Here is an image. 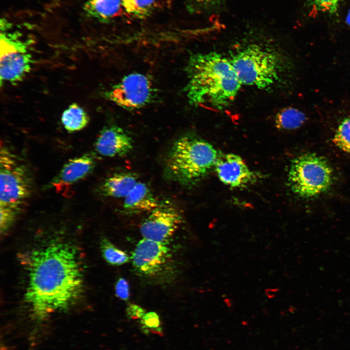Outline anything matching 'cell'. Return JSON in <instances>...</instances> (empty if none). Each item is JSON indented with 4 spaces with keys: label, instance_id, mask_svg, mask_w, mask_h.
<instances>
[{
    "label": "cell",
    "instance_id": "cell-25",
    "mask_svg": "<svg viewBox=\"0 0 350 350\" xmlns=\"http://www.w3.org/2000/svg\"><path fill=\"white\" fill-rule=\"evenodd\" d=\"M115 294L119 298L126 300L129 298V287L127 281L123 278H120L115 285Z\"/></svg>",
    "mask_w": 350,
    "mask_h": 350
},
{
    "label": "cell",
    "instance_id": "cell-6",
    "mask_svg": "<svg viewBox=\"0 0 350 350\" xmlns=\"http://www.w3.org/2000/svg\"><path fill=\"white\" fill-rule=\"evenodd\" d=\"M31 191V182L27 168L6 147H1L0 205L20 209Z\"/></svg>",
    "mask_w": 350,
    "mask_h": 350
},
{
    "label": "cell",
    "instance_id": "cell-8",
    "mask_svg": "<svg viewBox=\"0 0 350 350\" xmlns=\"http://www.w3.org/2000/svg\"><path fill=\"white\" fill-rule=\"evenodd\" d=\"M150 78L143 73L128 74L104 93L105 97L121 108L133 110L144 107L153 98Z\"/></svg>",
    "mask_w": 350,
    "mask_h": 350
},
{
    "label": "cell",
    "instance_id": "cell-22",
    "mask_svg": "<svg viewBox=\"0 0 350 350\" xmlns=\"http://www.w3.org/2000/svg\"><path fill=\"white\" fill-rule=\"evenodd\" d=\"M342 0H307L308 7L314 15L335 14Z\"/></svg>",
    "mask_w": 350,
    "mask_h": 350
},
{
    "label": "cell",
    "instance_id": "cell-7",
    "mask_svg": "<svg viewBox=\"0 0 350 350\" xmlns=\"http://www.w3.org/2000/svg\"><path fill=\"white\" fill-rule=\"evenodd\" d=\"M0 78L3 82L16 83L28 74L33 64V57L29 51L28 42L19 34L8 32L0 28Z\"/></svg>",
    "mask_w": 350,
    "mask_h": 350
},
{
    "label": "cell",
    "instance_id": "cell-1",
    "mask_svg": "<svg viewBox=\"0 0 350 350\" xmlns=\"http://www.w3.org/2000/svg\"><path fill=\"white\" fill-rule=\"evenodd\" d=\"M77 248L56 242L30 253L26 262L28 281L25 300L39 318L65 310L81 297L82 262Z\"/></svg>",
    "mask_w": 350,
    "mask_h": 350
},
{
    "label": "cell",
    "instance_id": "cell-21",
    "mask_svg": "<svg viewBox=\"0 0 350 350\" xmlns=\"http://www.w3.org/2000/svg\"><path fill=\"white\" fill-rule=\"evenodd\" d=\"M332 141L342 151L350 153V116L345 118L341 122Z\"/></svg>",
    "mask_w": 350,
    "mask_h": 350
},
{
    "label": "cell",
    "instance_id": "cell-16",
    "mask_svg": "<svg viewBox=\"0 0 350 350\" xmlns=\"http://www.w3.org/2000/svg\"><path fill=\"white\" fill-rule=\"evenodd\" d=\"M121 8L122 0H87L84 10L90 18L106 22L115 17Z\"/></svg>",
    "mask_w": 350,
    "mask_h": 350
},
{
    "label": "cell",
    "instance_id": "cell-12",
    "mask_svg": "<svg viewBox=\"0 0 350 350\" xmlns=\"http://www.w3.org/2000/svg\"><path fill=\"white\" fill-rule=\"evenodd\" d=\"M133 147L132 138L123 129L116 125L103 128L94 143L95 150L99 154L110 158L125 156Z\"/></svg>",
    "mask_w": 350,
    "mask_h": 350
},
{
    "label": "cell",
    "instance_id": "cell-3",
    "mask_svg": "<svg viewBox=\"0 0 350 350\" xmlns=\"http://www.w3.org/2000/svg\"><path fill=\"white\" fill-rule=\"evenodd\" d=\"M218 154L207 141L184 135L176 139L167 154L165 172L170 179L183 185L195 183L214 167Z\"/></svg>",
    "mask_w": 350,
    "mask_h": 350
},
{
    "label": "cell",
    "instance_id": "cell-15",
    "mask_svg": "<svg viewBox=\"0 0 350 350\" xmlns=\"http://www.w3.org/2000/svg\"><path fill=\"white\" fill-rule=\"evenodd\" d=\"M138 182L137 175L132 173H118L105 180L101 191L105 196L124 198Z\"/></svg>",
    "mask_w": 350,
    "mask_h": 350
},
{
    "label": "cell",
    "instance_id": "cell-19",
    "mask_svg": "<svg viewBox=\"0 0 350 350\" xmlns=\"http://www.w3.org/2000/svg\"><path fill=\"white\" fill-rule=\"evenodd\" d=\"M157 0H122V7L129 15L143 19L150 16L156 8Z\"/></svg>",
    "mask_w": 350,
    "mask_h": 350
},
{
    "label": "cell",
    "instance_id": "cell-26",
    "mask_svg": "<svg viewBox=\"0 0 350 350\" xmlns=\"http://www.w3.org/2000/svg\"><path fill=\"white\" fill-rule=\"evenodd\" d=\"M224 0H193L199 8L203 10H216L223 3Z\"/></svg>",
    "mask_w": 350,
    "mask_h": 350
},
{
    "label": "cell",
    "instance_id": "cell-10",
    "mask_svg": "<svg viewBox=\"0 0 350 350\" xmlns=\"http://www.w3.org/2000/svg\"><path fill=\"white\" fill-rule=\"evenodd\" d=\"M181 222V215L173 205L159 202L141 224L140 232L144 239L167 244Z\"/></svg>",
    "mask_w": 350,
    "mask_h": 350
},
{
    "label": "cell",
    "instance_id": "cell-23",
    "mask_svg": "<svg viewBox=\"0 0 350 350\" xmlns=\"http://www.w3.org/2000/svg\"><path fill=\"white\" fill-rule=\"evenodd\" d=\"M140 324L142 330L146 333L162 334L159 315L154 312L146 313L140 319Z\"/></svg>",
    "mask_w": 350,
    "mask_h": 350
},
{
    "label": "cell",
    "instance_id": "cell-4",
    "mask_svg": "<svg viewBox=\"0 0 350 350\" xmlns=\"http://www.w3.org/2000/svg\"><path fill=\"white\" fill-rule=\"evenodd\" d=\"M230 61L242 85L268 89L279 79L283 69L280 56L269 48L249 44L232 55Z\"/></svg>",
    "mask_w": 350,
    "mask_h": 350
},
{
    "label": "cell",
    "instance_id": "cell-28",
    "mask_svg": "<svg viewBox=\"0 0 350 350\" xmlns=\"http://www.w3.org/2000/svg\"><path fill=\"white\" fill-rule=\"evenodd\" d=\"M277 292L276 288L267 289L265 290V293L269 298H273Z\"/></svg>",
    "mask_w": 350,
    "mask_h": 350
},
{
    "label": "cell",
    "instance_id": "cell-14",
    "mask_svg": "<svg viewBox=\"0 0 350 350\" xmlns=\"http://www.w3.org/2000/svg\"><path fill=\"white\" fill-rule=\"evenodd\" d=\"M159 204L150 188L144 183L138 182L124 198L123 209L129 213L150 212Z\"/></svg>",
    "mask_w": 350,
    "mask_h": 350
},
{
    "label": "cell",
    "instance_id": "cell-20",
    "mask_svg": "<svg viewBox=\"0 0 350 350\" xmlns=\"http://www.w3.org/2000/svg\"><path fill=\"white\" fill-rule=\"evenodd\" d=\"M100 245L102 255L108 263L113 265H120L129 262V256L107 239H103Z\"/></svg>",
    "mask_w": 350,
    "mask_h": 350
},
{
    "label": "cell",
    "instance_id": "cell-2",
    "mask_svg": "<svg viewBox=\"0 0 350 350\" xmlns=\"http://www.w3.org/2000/svg\"><path fill=\"white\" fill-rule=\"evenodd\" d=\"M185 92L190 103L222 110L234 101L241 83L230 59L214 52L189 57Z\"/></svg>",
    "mask_w": 350,
    "mask_h": 350
},
{
    "label": "cell",
    "instance_id": "cell-27",
    "mask_svg": "<svg viewBox=\"0 0 350 350\" xmlns=\"http://www.w3.org/2000/svg\"><path fill=\"white\" fill-rule=\"evenodd\" d=\"M126 313L130 318L141 319L146 312L140 306L134 304H130L126 308Z\"/></svg>",
    "mask_w": 350,
    "mask_h": 350
},
{
    "label": "cell",
    "instance_id": "cell-24",
    "mask_svg": "<svg viewBox=\"0 0 350 350\" xmlns=\"http://www.w3.org/2000/svg\"><path fill=\"white\" fill-rule=\"evenodd\" d=\"M20 209L7 205H0L1 232L5 231L14 221Z\"/></svg>",
    "mask_w": 350,
    "mask_h": 350
},
{
    "label": "cell",
    "instance_id": "cell-5",
    "mask_svg": "<svg viewBox=\"0 0 350 350\" xmlns=\"http://www.w3.org/2000/svg\"><path fill=\"white\" fill-rule=\"evenodd\" d=\"M332 178V170L327 160L315 153L295 158L288 174L291 190L303 198L313 197L327 191Z\"/></svg>",
    "mask_w": 350,
    "mask_h": 350
},
{
    "label": "cell",
    "instance_id": "cell-11",
    "mask_svg": "<svg viewBox=\"0 0 350 350\" xmlns=\"http://www.w3.org/2000/svg\"><path fill=\"white\" fill-rule=\"evenodd\" d=\"M214 168L220 181L231 187L245 186L253 179V174L244 160L234 154L218 155Z\"/></svg>",
    "mask_w": 350,
    "mask_h": 350
},
{
    "label": "cell",
    "instance_id": "cell-9",
    "mask_svg": "<svg viewBox=\"0 0 350 350\" xmlns=\"http://www.w3.org/2000/svg\"><path fill=\"white\" fill-rule=\"evenodd\" d=\"M167 245L144 238L140 241L131 256L136 271L147 278H154L164 272L172 257Z\"/></svg>",
    "mask_w": 350,
    "mask_h": 350
},
{
    "label": "cell",
    "instance_id": "cell-17",
    "mask_svg": "<svg viewBox=\"0 0 350 350\" xmlns=\"http://www.w3.org/2000/svg\"><path fill=\"white\" fill-rule=\"evenodd\" d=\"M89 120L86 111L76 103L70 105L61 115L62 123L65 129L70 133L82 130L88 125Z\"/></svg>",
    "mask_w": 350,
    "mask_h": 350
},
{
    "label": "cell",
    "instance_id": "cell-13",
    "mask_svg": "<svg viewBox=\"0 0 350 350\" xmlns=\"http://www.w3.org/2000/svg\"><path fill=\"white\" fill-rule=\"evenodd\" d=\"M95 165L94 156L89 153L70 159L64 165L51 184L55 186L72 184L90 174Z\"/></svg>",
    "mask_w": 350,
    "mask_h": 350
},
{
    "label": "cell",
    "instance_id": "cell-18",
    "mask_svg": "<svg viewBox=\"0 0 350 350\" xmlns=\"http://www.w3.org/2000/svg\"><path fill=\"white\" fill-rule=\"evenodd\" d=\"M305 114L298 109L288 107L279 111L276 116V126L280 129L294 130L300 127L306 121Z\"/></svg>",
    "mask_w": 350,
    "mask_h": 350
},
{
    "label": "cell",
    "instance_id": "cell-29",
    "mask_svg": "<svg viewBox=\"0 0 350 350\" xmlns=\"http://www.w3.org/2000/svg\"><path fill=\"white\" fill-rule=\"evenodd\" d=\"M346 21L347 24L350 27V9L349 10L347 15Z\"/></svg>",
    "mask_w": 350,
    "mask_h": 350
}]
</instances>
